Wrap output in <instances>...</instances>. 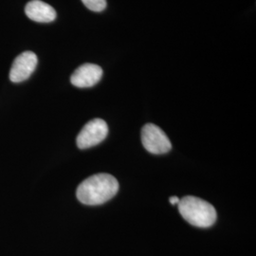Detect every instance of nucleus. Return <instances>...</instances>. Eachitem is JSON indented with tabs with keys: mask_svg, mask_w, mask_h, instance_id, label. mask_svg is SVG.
Here are the masks:
<instances>
[{
	"mask_svg": "<svg viewBox=\"0 0 256 256\" xmlns=\"http://www.w3.org/2000/svg\"><path fill=\"white\" fill-rule=\"evenodd\" d=\"M118 190L119 182L112 174H93L78 186L76 196L82 204L100 205L110 200Z\"/></svg>",
	"mask_w": 256,
	"mask_h": 256,
	"instance_id": "obj_1",
	"label": "nucleus"
},
{
	"mask_svg": "<svg viewBox=\"0 0 256 256\" xmlns=\"http://www.w3.org/2000/svg\"><path fill=\"white\" fill-rule=\"evenodd\" d=\"M178 210L184 220L192 226L209 228L216 220L214 207L200 198L188 196L180 200L178 204Z\"/></svg>",
	"mask_w": 256,
	"mask_h": 256,
	"instance_id": "obj_2",
	"label": "nucleus"
},
{
	"mask_svg": "<svg viewBox=\"0 0 256 256\" xmlns=\"http://www.w3.org/2000/svg\"><path fill=\"white\" fill-rule=\"evenodd\" d=\"M144 147L152 154H165L172 148L171 142L162 128L153 124H147L142 129Z\"/></svg>",
	"mask_w": 256,
	"mask_h": 256,
	"instance_id": "obj_3",
	"label": "nucleus"
},
{
	"mask_svg": "<svg viewBox=\"0 0 256 256\" xmlns=\"http://www.w3.org/2000/svg\"><path fill=\"white\" fill-rule=\"evenodd\" d=\"M108 134V126L102 119L90 120L77 136V146L80 149H88L102 142Z\"/></svg>",
	"mask_w": 256,
	"mask_h": 256,
	"instance_id": "obj_4",
	"label": "nucleus"
},
{
	"mask_svg": "<svg viewBox=\"0 0 256 256\" xmlns=\"http://www.w3.org/2000/svg\"><path fill=\"white\" fill-rule=\"evenodd\" d=\"M38 59L34 52H25L18 55L12 66L10 80L12 82L26 81L36 68Z\"/></svg>",
	"mask_w": 256,
	"mask_h": 256,
	"instance_id": "obj_5",
	"label": "nucleus"
},
{
	"mask_svg": "<svg viewBox=\"0 0 256 256\" xmlns=\"http://www.w3.org/2000/svg\"><path fill=\"white\" fill-rule=\"evenodd\" d=\"M102 76L101 66L95 64H84L74 72L70 77V82L80 88H92L101 80Z\"/></svg>",
	"mask_w": 256,
	"mask_h": 256,
	"instance_id": "obj_6",
	"label": "nucleus"
},
{
	"mask_svg": "<svg viewBox=\"0 0 256 256\" xmlns=\"http://www.w3.org/2000/svg\"><path fill=\"white\" fill-rule=\"evenodd\" d=\"M28 18L39 23H50L56 18L55 10L41 0L30 1L25 7Z\"/></svg>",
	"mask_w": 256,
	"mask_h": 256,
	"instance_id": "obj_7",
	"label": "nucleus"
},
{
	"mask_svg": "<svg viewBox=\"0 0 256 256\" xmlns=\"http://www.w3.org/2000/svg\"><path fill=\"white\" fill-rule=\"evenodd\" d=\"M84 5L92 12H100L106 8V0H82Z\"/></svg>",
	"mask_w": 256,
	"mask_h": 256,
	"instance_id": "obj_8",
	"label": "nucleus"
},
{
	"mask_svg": "<svg viewBox=\"0 0 256 256\" xmlns=\"http://www.w3.org/2000/svg\"><path fill=\"white\" fill-rule=\"evenodd\" d=\"M169 202H170L171 204L174 205V204H178L180 202V200L178 196H171V198H169Z\"/></svg>",
	"mask_w": 256,
	"mask_h": 256,
	"instance_id": "obj_9",
	"label": "nucleus"
}]
</instances>
